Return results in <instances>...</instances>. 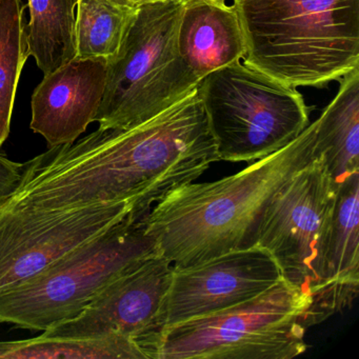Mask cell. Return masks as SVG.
<instances>
[{"mask_svg": "<svg viewBox=\"0 0 359 359\" xmlns=\"http://www.w3.org/2000/svg\"><path fill=\"white\" fill-rule=\"evenodd\" d=\"M218 161L196 87L140 125L98 128L27 161L20 188L0 207L62 210L125 201L149 215Z\"/></svg>", "mask_w": 359, "mask_h": 359, "instance_id": "cell-1", "label": "cell"}, {"mask_svg": "<svg viewBox=\"0 0 359 359\" xmlns=\"http://www.w3.org/2000/svg\"><path fill=\"white\" fill-rule=\"evenodd\" d=\"M316 155L314 121L293 142L234 175L172 191L147 216V231L173 268L253 247L271 198Z\"/></svg>", "mask_w": 359, "mask_h": 359, "instance_id": "cell-2", "label": "cell"}, {"mask_svg": "<svg viewBox=\"0 0 359 359\" xmlns=\"http://www.w3.org/2000/svg\"><path fill=\"white\" fill-rule=\"evenodd\" d=\"M248 66L291 87L359 68V0H234Z\"/></svg>", "mask_w": 359, "mask_h": 359, "instance_id": "cell-3", "label": "cell"}, {"mask_svg": "<svg viewBox=\"0 0 359 359\" xmlns=\"http://www.w3.org/2000/svg\"><path fill=\"white\" fill-rule=\"evenodd\" d=\"M146 217L131 214L34 276L0 291V325L46 331L76 317L119 275L161 255Z\"/></svg>", "mask_w": 359, "mask_h": 359, "instance_id": "cell-4", "label": "cell"}, {"mask_svg": "<svg viewBox=\"0 0 359 359\" xmlns=\"http://www.w3.org/2000/svg\"><path fill=\"white\" fill-rule=\"evenodd\" d=\"M184 4L142 1L121 48L107 67L106 88L95 121L100 129H129L171 108L196 89L178 51Z\"/></svg>", "mask_w": 359, "mask_h": 359, "instance_id": "cell-5", "label": "cell"}, {"mask_svg": "<svg viewBox=\"0 0 359 359\" xmlns=\"http://www.w3.org/2000/svg\"><path fill=\"white\" fill-rule=\"evenodd\" d=\"M312 297L281 278L236 306L165 327L157 359H292L306 352Z\"/></svg>", "mask_w": 359, "mask_h": 359, "instance_id": "cell-6", "label": "cell"}, {"mask_svg": "<svg viewBox=\"0 0 359 359\" xmlns=\"http://www.w3.org/2000/svg\"><path fill=\"white\" fill-rule=\"evenodd\" d=\"M197 93L219 161H259L310 125L309 108L296 88L241 60L203 77Z\"/></svg>", "mask_w": 359, "mask_h": 359, "instance_id": "cell-7", "label": "cell"}, {"mask_svg": "<svg viewBox=\"0 0 359 359\" xmlns=\"http://www.w3.org/2000/svg\"><path fill=\"white\" fill-rule=\"evenodd\" d=\"M338 186L316 155L271 198L255 245L276 262L281 277L312 297L304 325L325 290V249Z\"/></svg>", "mask_w": 359, "mask_h": 359, "instance_id": "cell-8", "label": "cell"}, {"mask_svg": "<svg viewBox=\"0 0 359 359\" xmlns=\"http://www.w3.org/2000/svg\"><path fill=\"white\" fill-rule=\"evenodd\" d=\"M133 213L140 214L125 201L62 210L0 207V291L34 276Z\"/></svg>", "mask_w": 359, "mask_h": 359, "instance_id": "cell-9", "label": "cell"}, {"mask_svg": "<svg viewBox=\"0 0 359 359\" xmlns=\"http://www.w3.org/2000/svg\"><path fill=\"white\" fill-rule=\"evenodd\" d=\"M172 274L169 260L151 256L111 281L76 317L41 335L81 339L121 336L136 340L148 359H157Z\"/></svg>", "mask_w": 359, "mask_h": 359, "instance_id": "cell-10", "label": "cell"}, {"mask_svg": "<svg viewBox=\"0 0 359 359\" xmlns=\"http://www.w3.org/2000/svg\"><path fill=\"white\" fill-rule=\"evenodd\" d=\"M281 278L276 262L259 245L226 252L195 266L173 268L163 329L247 302Z\"/></svg>", "mask_w": 359, "mask_h": 359, "instance_id": "cell-11", "label": "cell"}, {"mask_svg": "<svg viewBox=\"0 0 359 359\" xmlns=\"http://www.w3.org/2000/svg\"><path fill=\"white\" fill-rule=\"evenodd\" d=\"M107 67L102 58H75L43 76L33 93L30 127L50 148L72 144L95 121Z\"/></svg>", "mask_w": 359, "mask_h": 359, "instance_id": "cell-12", "label": "cell"}, {"mask_svg": "<svg viewBox=\"0 0 359 359\" xmlns=\"http://www.w3.org/2000/svg\"><path fill=\"white\" fill-rule=\"evenodd\" d=\"M358 292L359 172L338 186L325 243V290L306 327L352 306Z\"/></svg>", "mask_w": 359, "mask_h": 359, "instance_id": "cell-13", "label": "cell"}, {"mask_svg": "<svg viewBox=\"0 0 359 359\" xmlns=\"http://www.w3.org/2000/svg\"><path fill=\"white\" fill-rule=\"evenodd\" d=\"M180 56L199 81L247 53L245 36L234 6L224 0L184 4L177 32Z\"/></svg>", "mask_w": 359, "mask_h": 359, "instance_id": "cell-14", "label": "cell"}, {"mask_svg": "<svg viewBox=\"0 0 359 359\" xmlns=\"http://www.w3.org/2000/svg\"><path fill=\"white\" fill-rule=\"evenodd\" d=\"M337 95L316 123V153L336 186L359 172V68L339 81Z\"/></svg>", "mask_w": 359, "mask_h": 359, "instance_id": "cell-15", "label": "cell"}, {"mask_svg": "<svg viewBox=\"0 0 359 359\" xmlns=\"http://www.w3.org/2000/svg\"><path fill=\"white\" fill-rule=\"evenodd\" d=\"M79 0H29L27 31L29 55L43 76L76 58V8Z\"/></svg>", "mask_w": 359, "mask_h": 359, "instance_id": "cell-16", "label": "cell"}, {"mask_svg": "<svg viewBox=\"0 0 359 359\" xmlns=\"http://www.w3.org/2000/svg\"><path fill=\"white\" fill-rule=\"evenodd\" d=\"M137 0H79L76 58L115 57L137 14Z\"/></svg>", "mask_w": 359, "mask_h": 359, "instance_id": "cell-17", "label": "cell"}, {"mask_svg": "<svg viewBox=\"0 0 359 359\" xmlns=\"http://www.w3.org/2000/svg\"><path fill=\"white\" fill-rule=\"evenodd\" d=\"M3 359H148L144 348L131 338L114 336L100 339L39 337L0 341Z\"/></svg>", "mask_w": 359, "mask_h": 359, "instance_id": "cell-18", "label": "cell"}, {"mask_svg": "<svg viewBox=\"0 0 359 359\" xmlns=\"http://www.w3.org/2000/svg\"><path fill=\"white\" fill-rule=\"evenodd\" d=\"M29 56L22 0H0V147L10 134L16 91Z\"/></svg>", "mask_w": 359, "mask_h": 359, "instance_id": "cell-19", "label": "cell"}, {"mask_svg": "<svg viewBox=\"0 0 359 359\" xmlns=\"http://www.w3.org/2000/svg\"><path fill=\"white\" fill-rule=\"evenodd\" d=\"M25 163H15L0 153V205L15 194L22 184Z\"/></svg>", "mask_w": 359, "mask_h": 359, "instance_id": "cell-20", "label": "cell"}, {"mask_svg": "<svg viewBox=\"0 0 359 359\" xmlns=\"http://www.w3.org/2000/svg\"><path fill=\"white\" fill-rule=\"evenodd\" d=\"M140 3L142 1H180V3H190V1H193V0H137Z\"/></svg>", "mask_w": 359, "mask_h": 359, "instance_id": "cell-21", "label": "cell"}]
</instances>
